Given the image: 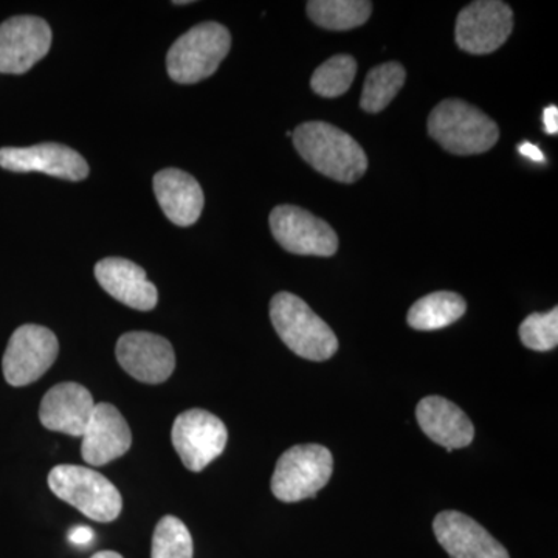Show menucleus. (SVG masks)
I'll return each instance as SVG.
<instances>
[{
  "instance_id": "obj_21",
  "label": "nucleus",
  "mask_w": 558,
  "mask_h": 558,
  "mask_svg": "<svg viewBox=\"0 0 558 558\" xmlns=\"http://www.w3.org/2000/svg\"><path fill=\"white\" fill-rule=\"evenodd\" d=\"M306 7L314 24L332 32L362 27L373 13V3L365 0H311Z\"/></svg>"
},
{
  "instance_id": "obj_13",
  "label": "nucleus",
  "mask_w": 558,
  "mask_h": 558,
  "mask_svg": "<svg viewBox=\"0 0 558 558\" xmlns=\"http://www.w3.org/2000/svg\"><path fill=\"white\" fill-rule=\"evenodd\" d=\"M0 168L13 172H44L70 182H80L89 175V165L84 157L60 143H40L28 148H2Z\"/></svg>"
},
{
  "instance_id": "obj_22",
  "label": "nucleus",
  "mask_w": 558,
  "mask_h": 558,
  "mask_svg": "<svg viewBox=\"0 0 558 558\" xmlns=\"http://www.w3.org/2000/svg\"><path fill=\"white\" fill-rule=\"evenodd\" d=\"M407 72L399 62H385L371 69L363 84L362 100L360 106L365 112L379 113L387 109L389 102L395 100L396 95L405 84Z\"/></svg>"
},
{
  "instance_id": "obj_26",
  "label": "nucleus",
  "mask_w": 558,
  "mask_h": 558,
  "mask_svg": "<svg viewBox=\"0 0 558 558\" xmlns=\"http://www.w3.org/2000/svg\"><path fill=\"white\" fill-rule=\"evenodd\" d=\"M94 537V531L87 526L73 527L72 531L69 532V542L76 546L89 545Z\"/></svg>"
},
{
  "instance_id": "obj_4",
  "label": "nucleus",
  "mask_w": 558,
  "mask_h": 558,
  "mask_svg": "<svg viewBox=\"0 0 558 558\" xmlns=\"http://www.w3.org/2000/svg\"><path fill=\"white\" fill-rule=\"evenodd\" d=\"M231 49V35L218 22H204L183 33L167 57L168 75L179 84L209 78Z\"/></svg>"
},
{
  "instance_id": "obj_5",
  "label": "nucleus",
  "mask_w": 558,
  "mask_h": 558,
  "mask_svg": "<svg viewBox=\"0 0 558 558\" xmlns=\"http://www.w3.org/2000/svg\"><path fill=\"white\" fill-rule=\"evenodd\" d=\"M49 487L62 501L98 523L119 519L123 509L119 488L94 469L57 465L50 472Z\"/></svg>"
},
{
  "instance_id": "obj_28",
  "label": "nucleus",
  "mask_w": 558,
  "mask_h": 558,
  "mask_svg": "<svg viewBox=\"0 0 558 558\" xmlns=\"http://www.w3.org/2000/svg\"><path fill=\"white\" fill-rule=\"evenodd\" d=\"M521 156L527 157L532 161H545V156H543L542 149L537 148V146L532 145V143L524 142L523 145L519 148Z\"/></svg>"
},
{
  "instance_id": "obj_3",
  "label": "nucleus",
  "mask_w": 558,
  "mask_h": 558,
  "mask_svg": "<svg viewBox=\"0 0 558 558\" xmlns=\"http://www.w3.org/2000/svg\"><path fill=\"white\" fill-rule=\"evenodd\" d=\"M429 137L454 156H475L497 145L498 124L475 106L462 100L439 102L427 121Z\"/></svg>"
},
{
  "instance_id": "obj_1",
  "label": "nucleus",
  "mask_w": 558,
  "mask_h": 558,
  "mask_svg": "<svg viewBox=\"0 0 558 558\" xmlns=\"http://www.w3.org/2000/svg\"><path fill=\"white\" fill-rule=\"evenodd\" d=\"M292 138L301 159L336 182H357L368 170V157L357 140L325 121L300 124Z\"/></svg>"
},
{
  "instance_id": "obj_23",
  "label": "nucleus",
  "mask_w": 558,
  "mask_h": 558,
  "mask_svg": "<svg viewBox=\"0 0 558 558\" xmlns=\"http://www.w3.org/2000/svg\"><path fill=\"white\" fill-rule=\"evenodd\" d=\"M357 75V62L349 54H336L319 65L312 75L311 86L323 98H337L347 94Z\"/></svg>"
},
{
  "instance_id": "obj_15",
  "label": "nucleus",
  "mask_w": 558,
  "mask_h": 558,
  "mask_svg": "<svg viewBox=\"0 0 558 558\" xmlns=\"http://www.w3.org/2000/svg\"><path fill=\"white\" fill-rule=\"evenodd\" d=\"M433 531L450 558H510L486 529L457 510L440 512L433 521Z\"/></svg>"
},
{
  "instance_id": "obj_7",
  "label": "nucleus",
  "mask_w": 558,
  "mask_h": 558,
  "mask_svg": "<svg viewBox=\"0 0 558 558\" xmlns=\"http://www.w3.org/2000/svg\"><path fill=\"white\" fill-rule=\"evenodd\" d=\"M60 352L57 336L38 325L14 330L2 359V371L11 387H25L40 379Z\"/></svg>"
},
{
  "instance_id": "obj_16",
  "label": "nucleus",
  "mask_w": 558,
  "mask_h": 558,
  "mask_svg": "<svg viewBox=\"0 0 558 558\" xmlns=\"http://www.w3.org/2000/svg\"><path fill=\"white\" fill-rule=\"evenodd\" d=\"M97 403L89 389L75 381L54 385L44 396L39 407V421L51 432L81 438Z\"/></svg>"
},
{
  "instance_id": "obj_12",
  "label": "nucleus",
  "mask_w": 558,
  "mask_h": 558,
  "mask_svg": "<svg viewBox=\"0 0 558 558\" xmlns=\"http://www.w3.org/2000/svg\"><path fill=\"white\" fill-rule=\"evenodd\" d=\"M116 354L121 368L142 384H163L174 373V349L157 333L143 330L124 333L117 343Z\"/></svg>"
},
{
  "instance_id": "obj_20",
  "label": "nucleus",
  "mask_w": 558,
  "mask_h": 558,
  "mask_svg": "<svg viewBox=\"0 0 558 558\" xmlns=\"http://www.w3.org/2000/svg\"><path fill=\"white\" fill-rule=\"evenodd\" d=\"M468 311V303L454 292H435L417 300L407 322L416 330H439L457 323Z\"/></svg>"
},
{
  "instance_id": "obj_17",
  "label": "nucleus",
  "mask_w": 558,
  "mask_h": 558,
  "mask_svg": "<svg viewBox=\"0 0 558 558\" xmlns=\"http://www.w3.org/2000/svg\"><path fill=\"white\" fill-rule=\"evenodd\" d=\"M95 278L110 296L137 311H153L159 301L156 286L137 264L124 258H105L95 266Z\"/></svg>"
},
{
  "instance_id": "obj_9",
  "label": "nucleus",
  "mask_w": 558,
  "mask_h": 558,
  "mask_svg": "<svg viewBox=\"0 0 558 558\" xmlns=\"http://www.w3.org/2000/svg\"><path fill=\"white\" fill-rule=\"evenodd\" d=\"M171 438L183 465L191 472H202L226 450L229 432L215 414L193 409L175 417Z\"/></svg>"
},
{
  "instance_id": "obj_2",
  "label": "nucleus",
  "mask_w": 558,
  "mask_h": 558,
  "mask_svg": "<svg viewBox=\"0 0 558 558\" xmlns=\"http://www.w3.org/2000/svg\"><path fill=\"white\" fill-rule=\"evenodd\" d=\"M270 319L290 351L312 362H325L339 349L333 330L300 296L279 292L270 301Z\"/></svg>"
},
{
  "instance_id": "obj_11",
  "label": "nucleus",
  "mask_w": 558,
  "mask_h": 558,
  "mask_svg": "<svg viewBox=\"0 0 558 558\" xmlns=\"http://www.w3.org/2000/svg\"><path fill=\"white\" fill-rule=\"evenodd\" d=\"M51 28L38 16H14L0 24V73L22 75L49 53Z\"/></svg>"
},
{
  "instance_id": "obj_24",
  "label": "nucleus",
  "mask_w": 558,
  "mask_h": 558,
  "mask_svg": "<svg viewBox=\"0 0 558 558\" xmlns=\"http://www.w3.org/2000/svg\"><path fill=\"white\" fill-rule=\"evenodd\" d=\"M193 537L185 523L178 517H163L154 531L150 558H193Z\"/></svg>"
},
{
  "instance_id": "obj_10",
  "label": "nucleus",
  "mask_w": 558,
  "mask_h": 558,
  "mask_svg": "<svg viewBox=\"0 0 558 558\" xmlns=\"http://www.w3.org/2000/svg\"><path fill=\"white\" fill-rule=\"evenodd\" d=\"M513 31V11L499 0H478L459 13L454 38L470 54L498 50Z\"/></svg>"
},
{
  "instance_id": "obj_25",
  "label": "nucleus",
  "mask_w": 558,
  "mask_h": 558,
  "mask_svg": "<svg viewBox=\"0 0 558 558\" xmlns=\"http://www.w3.org/2000/svg\"><path fill=\"white\" fill-rule=\"evenodd\" d=\"M520 339L532 351H553L558 344V310L532 314L520 326Z\"/></svg>"
},
{
  "instance_id": "obj_27",
  "label": "nucleus",
  "mask_w": 558,
  "mask_h": 558,
  "mask_svg": "<svg viewBox=\"0 0 558 558\" xmlns=\"http://www.w3.org/2000/svg\"><path fill=\"white\" fill-rule=\"evenodd\" d=\"M543 123L549 135H557L558 132V109L557 106H549L543 112Z\"/></svg>"
},
{
  "instance_id": "obj_6",
  "label": "nucleus",
  "mask_w": 558,
  "mask_h": 558,
  "mask_svg": "<svg viewBox=\"0 0 558 558\" xmlns=\"http://www.w3.org/2000/svg\"><path fill=\"white\" fill-rule=\"evenodd\" d=\"M332 453L318 444L295 446L278 459L271 492L282 502H299L312 498L332 476Z\"/></svg>"
},
{
  "instance_id": "obj_8",
  "label": "nucleus",
  "mask_w": 558,
  "mask_h": 558,
  "mask_svg": "<svg viewBox=\"0 0 558 558\" xmlns=\"http://www.w3.org/2000/svg\"><path fill=\"white\" fill-rule=\"evenodd\" d=\"M270 229L278 244L293 255L329 258L339 250V236L332 227L295 205L274 208Z\"/></svg>"
},
{
  "instance_id": "obj_14",
  "label": "nucleus",
  "mask_w": 558,
  "mask_h": 558,
  "mask_svg": "<svg viewBox=\"0 0 558 558\" xmlns=\"http://www.w3.org/2000/svg\"><path fill=\"white\" fill-rule=\"evenodd\" d=\"M81 454L94 468L109 464L126 454L132 446V435L126 418L110 403H97L84 429Z\"/></svg>"
},
{
  "instance_id": "obj_19",
  "label": "nucleus",
  "mask_w": 558,
  "mask_h": 558,
  "mask_svg": "<svg viewBox=\"0 0 558 558\" xmlns=\"http://www.w3.org/2000/svg\"><path fill=\"white\" fill-rule=\"evenodd\" d=\"M154 193L165 216L178 227H190L201 218L205 197L202 186L189 172L168 168L154 175Z\"/></svg>"
},
{
  "instance_id": "obj_18",
  "label": "nucleus",
  "mask_w": 558,
  "mask_h": 558,
  "mask_svg": "<svg viewBox=\"0 0 558 558\" xmlns=\"http://www.w3.org/2000/svg\"><path fill=\"white\" fill-rule=\"evenodd\" d=\"M417 424L433 442L447 450L464 449L475 438V427L459 407L440 396L422 399L416 409Z\"/></svg>"
},
{
  "instance_id": "obj_29",
  "label": "nucleus",
  "mask_w": 558,
  "mask_h": 558,
  "mask_svg": "<svg viewBox=\"0 0 558 558\" xmlns=\"http://www.w3.org/2000/svg\"><path fill=\"white\" fill-rule=\"evenodd\" d=\"M90 558H123L119 553H113V550H101V553L95 554Z\"/></svg>"
}]
</instances>
